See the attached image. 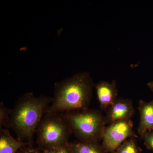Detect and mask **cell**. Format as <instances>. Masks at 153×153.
<instances>
[{
  "instance_id": "1",
  "label": "cell",
  "mask_w": 153,
  "mask_h": 153,
  "mask_svg": "<svg viewBox=\"0 0 153 153\" xmlns=\"http://www.w3.org/2000/svg\"><path fill=\"white\" fill-rule=\"evenodd\" d=\"M95 84L89 72L76 73L55 83L46 114H64L88 108Z\"/></svg>"
},
{
  "instance_id": "2",
  "label": "cell",
  "mask_w": 153,
  "mask_h": 153,
  "mask_svg": "<svg viewBox=\"0 0 153 153\" xmlns=\"http://www.w3.org/2000/svg\"><path fill=\"white\" fill-rule=\"evenodd\" d=\"M52 98L35 96L27 92L19 97L11 109L8 127L16 134L17 140L32 143L40 122L51 104Z\"/></svg>"
},
{
  "instance_id": "3",
  "label": "cell",
  "mask_w": 153,
  "mask_h": 153,
  "mask_svg": "<svg viewBox=\"0 0 153 153\" xmlns=\"http://www.w3.org/2000/svg\"><path fill=\"white\" fill-rule=\"evenodd\" d=\"M72 134L82 142H99L105 129V117L98 110L87 109L63 114Z\"/></svg>"
},
{
  "instance_id": "4",
  "label": "cell",
  "mask_w": 153,
  "mask_h": 153,
  "mask_svg": "<svg viewBox=\"0 0 153 153\" xmlns=\"http://www.w3.org/2000/svg\"><path fill=\"white\" fill-rule=\"evenodd\" d=\"M36 133L37 144L42 150L68 145L72 134L63 114H45Z\"/></svg>"
},
{
  "instance_id": "5",
  "label": "cell",
  "mask_w": 153,
  "mask_h": 153,
  "mask_svg": "<svg viewBox=\"0 0 153 153\" xmlns=\"http://www.w3.org/2000/svg\"><path fill=\"white\" fill-rule=\"evenodd\" d=\"M133 128V123L131 119L118 121L106 126L101 145L106 152L115 153L126 140L131 137H138Z\"/></svg>"
},
{
  "instance_id": "6",
  "label": "cell",
  "mask_w": 153,
  "mask_h": 153,
  "mask_svg": "<svg viewBox=\"0 0 153 153\" xmlns=\"http://www.w3.org/2000/svg\"><path fill=\"white\" fill-rule=\"evenodd\" d=\"M106 112L105 122L109 125L118 121L131 119L134 114L135 110L131 100L118 98Z\"/></svg>"
},
{
  "instance_id": "7",
  "label": "cell",
  "mask_w": 153,
  "mask_h": 153,
  "mask_svg": "<svg viewBox=\"0 0 153 153\" xmlns=\"http://www.w3.org/2000/svg\"><path fill=\"white\" fill-rule=\"evenodd\" d=\"M94 87L100 107L106 111L118 98L116 82L114 80L111 82L102 80L95 84Z\"/></svg>"
},
{
  "instance_id": "8",
  "label": "cell",
  "mask_w": 153,
  "mask_h": 153,
  "mask_svg": "<svg viewBox=\"0 0 153 153\" xmlns=\"http://www.w3.org/2000/svg\"><path fill=\"white\" fill-rule=\"evenodd\" d=\"M140 122L137 131L140 137L146 132L153 131V99L150 102H139Z\"/></svg>"
},
{
  "instance_id": "9",
  "label": "cell",
  "mask_w": 153,
  "mask_h": 153,
  "mask_svg": "<svg viewBox=\"0 0 153 153\" xmlns=\"http://www.w3.org/2000/svg\"><path fill=\"white\" fill-rule=\"evenodd\" d=\"M32 144L14 138L7 129L0 128V153H17L22 148Z\"/></svg>"
},
{
  "instance_id": "10",
  "label": "cell",
  "mask_w": 153,
  "mask_h": 153,
  "mask_svg": "<svg viewBox=\"0 0 153 153\" xmlns=\"http://www.w3.org/2000/svg\"><path fill=\"white\" fill-rule=\"evenodd\" d=\"M69 146L73 153H107L98 142H74Z\"/></svg>"
},
{
  "instance_id": "11",
  "label": "cell",
  "mask_w": 153,
  "mask_h": 153,
  "mask_svg": "<svg viewBox=\"0 0 153 153\" xmlns=\"http://www.w3.org/2000/svg\"><path fill=\"white\" fill-rule=\"evenodd\" d=\"M142 151L137 143L136 138L131 137L122 144L115 153H142Z\"/></svg>"
},
{
  "instance_id": "12",
  "label": "cell",
  "mask_w": 153,
  "mask_h": 153,
  "mask_svg": "<svg viewBox=\"0 0 153 153\" xmlns=\"http://www.w3.org/2000/svg\"><path fill=\"white\" fill-rule=\"evenodd\" d=\"M11 109L7 108L3 102L0 104V128L8 127Z\"/></svg>"
},
{
  "instance_id": "13",
  "label": "cell",
  "mask_w": 153,
  "mask_h": 153,
  "mask_svg": "<svg viewBox=\"0 0 153 153\" xmlns=\"http://www.w3.org/2000/svg\"><path fill=\"white\" fill-rule=\"evenodd\" d=\"M141 138L146 148L153 151V131L146 132Z\"/></svg>"
},
{
  "instance_id": "14",
  "label": "cell",
  "mask_w": 153,
  "mask_h": 153,
  "mask_svg": "<svg viewBox=\"0 0 153 153\" xmlns=\"http://www.w3.org/2000/svg\"><path fill=\"white\" fill-rule=\"evenodd\" d=\"M43 153H73L69 146L68 145L55 149H47L43 150Z\"/></svg>"
},
{
  "instance_id": "15",
  "label": "cell",
  "mask_w": 153,
  "mask_h": 153,
  "mask_svg": "<svg viewBox=\"0 0 153 153\" xmlns=\"http://www.w3.org/2000/svg\"><path fill=\"white\" fill-rule=\"evenodd\" d=\"M40 149L33 147L32 145H30L20 149L17 153H43L40 151Z\"/></svg>"
},
{
  "instance_id": "16",
  "label": "cell",
  "mask_w": 153,
  "mask_h": 153,
  "mask_svg": "<svg viewBox=\"0 0 153 153\" xmlns=\"http://www.w3.org/2000/svg\"><path fill=\"white\" fill-rule=\"evenodd\" d=\"M147 85L148 87L149 88L150 90L153 93V80L148 82Z\"/></svg>"
}]
</instances>
